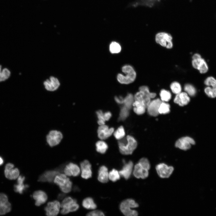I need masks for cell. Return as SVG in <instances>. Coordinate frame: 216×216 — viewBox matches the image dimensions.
Returning <instances> with one entry per match:
<instances>
[{"label":"cell","instance_id":"16","mask_svg":"<svg viewBox=\"0 0 216 216\" xmlns=\"http://www.w3.org/2000/svg\"><path fill=\"white\" fill-rule=\"evenodd\" d=\"M32 197L35 201V205L39 206L45 203L47 200L48 196L46 193L41 190L35 191L32 195Z\"/></svg>","mask_w":216,"mask_h":216},{"label":"cell","instance_id":"49","mask_svg":"<svg viewBox=\"0 0 216 216\" xmlns=\"http://www.w3.org/2000/svg\"><path fill=\"white\" fill-rule=\"evenodd\" d=\"M65 195L63 194H58V198L59 200H62L63 199L65 196Z\"/></svg>","mask_w":216,"mask_h":216},{"label":"cell","instance_id":"38","mask_svg":"<svg viewBox=\"0 0 216 216\" xmlns=\"http://www.w3.org/2000/svg\"><path fill=\"white\" fill-rule=\"evenodd\" d=\"M96 114L98 118V124L100 125L105 124L106 120L104 113H103L101 110H99L96 112Z\"/></svg>","mask_w":216,"mask_h":216},{"label":"cell","instance_id":"26","mask_svg":"<svg viewBox=\"0 0 216 216\" xmlns=\"http://www.w3.org/2000/svg\"><path fill=\"white\" fill-rule=\"evenodd\" d=\"M97 151L101 154L105 153L108 149L107 144L103 141H99L96 144Z\"/></svg>","mask_w":216,"mask_h":216},{"label":"cell","instance_id":"27","mask_svg":"<svg viewBox=\"0 0 216 216\" xmlns=\"http://www.w3.org/2000/svg\"><path fill=\"white\" fill-rule=\"evenodd\" d=\"M134 101V96L131 94H128L124 99V106L130 110L133 106Z\"/></svg>","mask_w":216,"mask_h":216},{"label":"cell","instance_id":"12","mask_svg":"<svg viewBox=\"0 0 216 216\" xmlns=\"http://www.w3.org/2000/svg\"><path fill=\"white\" fill-rule=\"evenodd\" d=\"M63 171L65 175L69 176H77L80 172L79 166L76 164L73 163H70L67 164Z\"/></svg>","mask_w":216,"mask_h":216},{"label":"cell","instance_id":"14","mask_svg":"<svg viewBox=\"0 0 216 216\" xmlns=\"http://www.w3.org/2000/svg\"><path fill=\"white\" fill-rule=\"evenodd\" d=\"M114 131L113 128H109L105 124L100 125L97 131L98 137L102 140L106 139L112 135Z\"/></svg>","mask_w":216,"mask_h":216},{"label":"cell","instance_id":"5","mask_svg":"<svg viewBox=\"0 0 216 216\" xmlns=\"http://www.w3.org/2000/svg\"><path fill=\"white\" fill-rule=\"evenodd\" d=\"M172 39L170 34L165 32H160L157 33L155 37V40L157 43L167 49L172 48Z\"/></svg>","mask_w":216,"mask_h":216},{"label":"cell","instance_id":"37","mask_svg":"<svg viewBox=\"0 0 216 216\" xmlns=\"http://www.w3.org/2000/svg\"><path fill=\"white\" fill-rule=\"evenodd\" d=\"M129 110L124 106L122 108L119 118V120H124L128 117L129 115Z\"/></svg>","mask_w":216,"mask_h":216},{"label":"cell","instance_id":"34","mask_svg":"<svg viewBox=\"0 0 216 216\" xmlns=\"http://www.w3.org/2000/svg\"><path fill=\"white\" fill-rule=\"evenodd\" d=\"M170 88L172 92L176 94L181 92V86L180 84L178 82H172L170 85Z\"/></svg>","mask_w":216,"mask_h":216},{"label":"cell","instance_id":"3","mask_svg":"<svg viewBox=\"0 0 216 216\" xmlns=\"http://www.w3.org/2000/svg\"><path fill=\"white\" fill-rule=\"evenodd\" d=\"M138 204L134 200L128 199L123 201L119 207L120 211L124 215L136 216L138 215L137 211L131 208L138 207Z\"/></svg>","mask_w":216,"mask_h":216},{"label":"cell","instance_id":"17","mask_svg":"<svg viewBox=\"0 0 216 216\" xmlns=\"http://www.w3.org/2000/svg\"><path fill=\"white\" fill-rule=\"evenodd\" d=\"M133 163L131 161L124 162L122 169L119 171L120 175L125 179H128L130 177L133 170Z\"/></svg>","mask_w":216,"mask_h":216},{"label":"cell","instance_id":"33","mask_svg":"<svg viewBox=\"0 0 216 216\" xmlns=\"http://www.w3.org/2000/svg\"><path fill=\"white\" fill-rule=\"evenodd\" d=\"M159 114H166L170 112V105L165 102L162 101L159 109Z\"/></svg>","mask_w":216,"mask_h":216},{"label":"cell","instance_id":"35","mask_svg":"<svg viewBox=\"0 0 216 216\" xmlns=\"http://www.w3.org/2000/svg\"><path fill=\"white\" fill-rule=\"evenodd\" d=\"M125 135L124 129L122 126L119 127L114 133V135L117 140H120L123 138Z\"/></svg>","mask_w":216,"mask_h":216},{"label":"cell","instance_id":"36","mask_svg":"<svg viewBox=\"0 0 216 216\" xmlns=\"http://www.w3.org/2000/svg\"><path fill=\"white\" fill-rule=\"evenodd\" d=\"M184 89L186 92L190 96H194L196 93V90L194 87L192 85L187 84L184 86Z\"/></svg>","mask_w":216,"mask_h":216},{"label":"cell","instance_id":"20","mask_svg":"<svg viewBox=\"0 0 216 216\" xmlns=\"http://www.w3.org/2000/svg\"><path fill=\"white\" fill-rule=\"evenodd\" d=\"M134 100L140 101L143 103L147 108L150 102L151 98L147 94L144 92L139 91L134 96Z\"/></svg>","mask_w":216,"mask_h":216},{"label":"cell","instance_id":"51","mask_svg":"<svg viewBox=\"0 0 216 216\" xmlns=\"http://www.w3.org/2000/svg\"><path fill=\"white\" fill-rule=\"evenodd\" d=\"M2 65H0V74L1 73V71H2Z\"/></svg>","mask_w":216,"mask_h":216},{"label":"cell","instance_id":"7","mask_svg":"<svg viewBox=\"0 0 216 216\" xmlns=\"http://www.w3.org/2000/svg\"><path fill=\"white\" fill-rule=\"evenodd\" d=\"M61 204L57 200L48 202L44 208L46 214L49 216H55L58 214Z\"/></svg>","mask_w":216,"mask_h":216},{"label":"cell","instance_id":"25","mask_svg":"<svg viewBox=\"0 0 216 216\" xmlns=\"http://www.w3.org/2000/svg\"><path fill=\"white\" fill-rule=\"evenodd\" d=\"M82 205L85 208L94 209L97 208V205L93 199L91 197H88L83 200Z\"/></svg>","mask_w":216,"mask_h":216},{"label":"cell","instance_id":"13","mask_svg":"<svg viewBox=\"0 0 216 216\" xmlns=\"http://www.w3.org/2000/svg\"><path fill=\"white\" fill-rule=\"evenodd\" d=\"M80 166L82 178L87 179L92 177L91 165L89 161L85 160L82 162L80 164Z\"/></svg>","mask_w":216,"mask_h":216},{"label":"cell","instance_id":"18","mask_svg":"<svg viewBox=\"0 0 216 216\" xmlns=\"http://www.w3.org/2000/svg\"><path fill=\"white\" fill-rule=\"evenodd\" d=\"M44 85L47 90L53 91L58 88L60 86V83L57 78L52 76L44 82Z\"/></svg>","mask_w":216,"mask_h":216},{"label":"cell","instance_id":"47","mask_svg":"<svg viewBox=\"0 0 216 216\" xmlns=\"http://www.w3.org/2000/svg\"><path fill=\"white\" fill-rule=\"evenodd\" d=\"M124 99V98L121 96L119 97L116 96L115 97V99L116 102L119 104H123Z\"/></svg>","mask_w":216,"mask_h":216},{"label":"cell","instance_id":"6","mask_svg":"<svg viewBox=\"0 0 216 216\" xmlns=\"http://www.w3.org/2000/svg\"><path fill=\"white\" fill-rule=\"evenodd\" d=\"M63 138L62 134L57 130L50 131L46 136V141L51 147H53L59 144Z\"/></svg>","mask_w":216,"mask_h":216},{"label":"cell","instance_id":"8","mask_svg":"<svg viewBox=\"0 0 216 216\" xmlns=\"http://www.w3.org/2000/svg\"><path fill=\"white\" fill-rule=\"evenodd\" d=\"M156 169L159 176L162 178L169 177L172 173L174 168L164 163H160L156 166Z\"/></svg>","mask_w":216,"mask_h":216},{"label":"cell","instance_id":"45","mask_svg":"<svg viewBox=\"0 0 216 216\" xmlns=\"http://www.w3.org/2000/svg\"><path fill=\"white\" fill-rule=\"evenodd\" d=\"M7 195L3 193H0V208L8 202Z\"/></svg>","mask_w":216,"mask_h":216},{"label":"cell","instance_id":"50","mask_svg":"<svg viewBox=\"0 0 216 216\" xmlns=\"http://www.w3.org/2000/svg\"><path fill=\"white\" fill-rule=\"evenodd\" d=\"M4 161L2 158L0 156V166L2 165L3 164Z\"/></svg>","mask_w":216,"mask_h":216},{"label":"cell","instance_id":"4","mask_svg":"<svg viewBox=\"0 0 216 216\" xmlns=\"http://www.w3.org/2000/svg\"><path fill=\"white\" fill-rule=\"evenodd\" d=\"M54 183L59 186L63 193L70 192L72 189V182L65 174H59L56 176L53 180Z\"/></svg>","mask_w":216,"mask_h":216},{"label":"cell","instance_id":"10","mask_svg":"<svg viewBox=\"0 0 216 216\" xmlns=\"http://www.w3.org/2000/svg\"><path fill=\"white\" fill-rule=\"evenodd\" d=\"M195 143V141L192 138L186 136L181 138L177 140L175 146L180 149L186 150L190 148L191 145H194Z\"/></svg>","mask_w":216,"mask_h":216},{"label":"cell","instance_id":"40","mask_svg":"<svg viewBox=\"0 0 216 216\" xmlns=\"http://www.w3.org/2000/svg\"><path fill=\"white\" fill-rule=\"evenodd\" d=\"M205 84L208 86H211L216 89V80L212 76L207 77L204 81Z\"/></svg>","mask_w":216,"mask_h":216},{"label":"cell","instance_id":"19","mask_svg":"<svg viewBox=\"0 0 216 216\" xmlns=\"http://www.w3.org/2000/svg\"><path fill=\"white\" fill-rule=\"evenodd\" d=\"M190 101V98L187 93L181 92L176 94L174 100L175 103L181 106L186 105Z\"/></svg>","mask_w":216,"mask_h":216},{"label":"cell","instance_id":"41","mask_svg":"<svg viewBox=\"0 0 216 216\" xmlns=\"http://www.w3.org/2000/svg\"><path fill=\"white\" fill-rule=\"evenodd\" d=\"M206 94L209 97L214 98L216 97V89L209 86L206 87L204 90Z\"/></svg>","mask_w":216,"mask_h":216},{"label":"cell","instance_id":"43","mask_svg":"<svg viewBox=\"0 0 216 216\" xmlns=\"http://www.w3.org/2000/svg\"><path fill=\"white\" fill-rule=\"evenodd\" d=\"M142 167L148 170L150 168V165L148 159L146 158H142L140 159L138 162Z\"/></svg>","mask_w":216,"mask_h":216},{"label":"cell","instance_id":"42","mask_svg":"<svg viewBox=\"0 0 216 216\" xmlns=\"http://www.w3.org/2000/svg\"><path fill=\"white\" fill-rule=\"evenodd\" d=\"M139 90L143 91L147 94L150 97L151 99L154 98L156 95L155 93L151 92L148 87L146 86H140L139 88Z\"/></svg>","mask_w":216,"mask_h":216},{"label":"cell","instance_id":"48","mask_svg":"<svg viewBox=\"0 0 216 216\" xmlns=\"http://www.w3.org/2000/svg\"><path fill=\"white\" fill-rule=\"evenodd\" d=\"M14 165L13 164L11 163H8L5 166V169H10L14 168Z\"/></svg>","mask_w":216,"mask_h":216},{"label":"cell","instance_id":"29","mask_svg":"<svg viewBox=\"0 0 216 216\" xmlns=\"http://www.w3.org/2000/svg\"><path fill=\"white\" fill-rule=\"evenodd\" d=\"M17 184L14 185V190L15 192L20 194L23 193L24 190L28 187V185H25L24 182H17Z\"/></svg>","mask_w":216,"mask_h":216},{"label":"cell","instance_id":"1","mask_svg":"<svg viewBox=\"0 0 216 216\" xmlns=\"http://www.w3.org/2000/svg\"><path fill=\"white\" fill-rule=\"evenodd\" d=\"M118 144L120 153L126 155L131 154L137 146L136 140L130 135L119 140Z\"/></svg>","mask_w":216,"mask_h":216},{"label":"cell","instance_id":"11","mask_svg":"<svg viewBox=\"0 0 216 216\" xmlns=\"http://www.w3.org/2000/svg\"><path fill=\"white\" fill-rule=\"evenodd\" d=\"M162 102L158 98L151 101L147 107L148 113L152 116H157L159 114V109Z\"/></svg>","mask_w":216,"mask_h":216},{"label":"cell","instance_id":"32","mask_svg":"<svg viewBox=\"0 0 216 216\" xmlns=\"http://www.w3.org/2000/svg\"><path fill=\"white\" fill-rule=\"evenodd\" d=\"M11 72L7 68L2 69L0 74V82H4L8 79L10 76Z\"/></svg>","mask_w":216,"mask_h":216},{"label":"cell","instance_id":"44","mask_svg":"<svg viewBox=\"0 0 216 216\" xmlns=\"http://www.w3.org/2000/svg\"><path fill=\"white\" fill-rule=\"evenodd\" d=\"M198 70L201 74L205 73L207 72L208 70V68L207 64L204 60Z\"/></svg>","mask_w":216,"mask_h":216},{"label":"cell","instance_id":"46","mask_svg":"<svg viewBox=\"0 0 216 216\" xmlns=\"http://www.w3.org/2000/svg\"><path fill=\"white\" fill-rule=\"evenodd\" d=\"M88 216H101L105 215L102 211L99 210H95L89 212L86 214Z\"/></svg>","mask_w":216,"mask_h":216},{"label":"cell","instance_id":"28","mask_svg":"<svg viewBox=\"0 0 216 216\" xmlns=\"http://www.w3.org/2000/svg\"><path fill=\"white\" fill-rule=\"evenodd\" d=\"M121 47L120 45L115 41L111 43L109 46L110 51L112 54L118 53L121 50Z\"/></svg>","mask_w":216,"mask_h":216},{"label":"cell","instance_id":"39","mask_svg":"<svg viewBox=\"0 0 216 216\" xmlns=\"http://www.w3.org/2000/svg\"><path fill=\"white\" fill-rule=\"evenodd\" d=\"M11 209V204L8 201L0 208V215H3L10 212Z\"/></svg>","mask_w":216,"mask_h":216},{"label":"cell","instance_id":"2","mask_svg":"<svg viewBox=\"0 0 216 216\" xmlns=\"http://www.w3.org/2000/svg\"><path fill=\"white\" fill-rule=\"evenodd\" d=\"M122 71L125 75L119 74L117 80L121 84H128L132 83L136 77V73L133 68L129 65H126L122 68Z\"/></svg>","mask_w":216,"mask_h":216},{"label":"cell","instance_id":"21","mask_svg":"<svg viewBox=\"0 0 216 216\" xmlns=\"http://www.w3.org/2000/svg\"><path fill=\"white\" fill-rule=\"evenodd\" d=\"M98 179L100 182L106 183L109 180V172L107 167L103 165L100 166L98 171Z\"/></svg>","mask_w":216,"mask_h":216},{"label":"cell","instance_id":"15","mask_svg":"<svg viewBox=\"0 0 216 216\" xmlns=\"http://www.w3.org/2000/svg\"><path fill=\"white\" fill-rule=\"evenodd\" d=\"M148 170L142 167L139 163L134 166L133 171L134 176L136 178L144 179L148 175Z\"/></svg>","mask_w":216,"mask_h":216},{"label":"cell","instance_id":"23","mask_svg":"<svg viewBox=\"0 0 216 216\" xmlns=\"http://www.w3.org/2000/svg\"><path fill=\"white\" fill-rule=\"evenodd\" d=\"M134 112L137 115H142L145 112L146 108L145 105L142 103L137 100H134L133 104Z\"/></svg>","mask_w":216,"mask_h":216},{"label":"cell","instance_id":"9","mask_svg":"<svg viewBox=\"0 0 216 216\" xmlns=\"http://www.w3.org/2000/svg\"><path fill=\"white\" fill-rule=\"evenodd\" d=\"M62 168L45 171L39 177L38 181L42 182H52L56 176L60 174Z\"/></svg>","mask_w":216,"mask_h":216},{"label":"cell","instance_id":"31","mask_svg":"<svg viewBox=\"0 0 216 216\" xmlns=\"http://www.w3.org/2000/svg\"><path fill=\"white\" fill-rule=\"evenodd\" d=\"M160 95L162 101L167 102L171 98V94L170 92L164 89L161 90Z\"/></svg>","mask_w":216,"mask_h":216},{"label":"cell","instance_id":"24","mask_svg":"<svg viewBox=\"0 0 216 216\" xmlns=\"http://www.w3.org/2000/svg\"><path fill=\"white\" fill-rule=\"evenodd\" d=\"M79 206L77 203L76 200L75 199L74 201L66 208H62L61 213L62 214H65L70 212H74L77 210L79 208Z\"/></svg>","mask_w":216,"mask_h":216},{"label":"cell","instance_id":"30","mask_svg":"<svg viewBox=\"0 0 216 216\" xmlns=\"http://www.w3.org/2000/svg\"><path fill=\"white\" fill-rule=\"evenodd\" d=\"M120 176L119 171L114 169L109 173V179L113 182H115L119 179Z\"/></svg>","mask_w":216,"mask_h":216},{"label":"cell","instance_id":"22","mask_svg":"<svg viewBox=\"0 0 216 216\" xmlns=\"http://www.w3.org/2000/svg\"><path fill=\"white\" fill-rule=\"evenodd\" d=\"M20 171L17 168H12L4 170V174L5 177L10 180H14L18 178L19 176Z\"/></svg>","mask_w":216,"mask_h":216}]
</instances>
